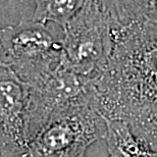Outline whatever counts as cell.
I'll use <instances>...</instances> for the list:
<instances>
[{"mask_svg":"<svg viewBox=\"0 0 157 157\" xmlns=\"http://www.w3.org/2000/svg\"><path fill=\"white\" fill-rule=\"evenodd\" d=\"M92 78L100 113L125 121L157 151V23L119 27L107 63Z\"/></svg>","mask_w":157,"mask_h":157,"instance_id":"cell-1","label":"cell"},{"mask_svg":"<svg viewBox=\"0 0 157 157\" xmlns=\"http://www.w3.org/2000/svg\"><path fill=\"white\" fill-rule=\"evenodd\" d=\"M119 27L96 0H85L77 14L61 28L62 64L94 78L107 63Z\"/></svg>","mask_w":157,"mask_h":157,"instance_id":"cell-2","label":"cell"},{"mask_svg":"<svg viewBox=\"0 0 157 157\" xmlns=\"http://www.w3.org/2000/svg\"><path fill=\"white\" fill-rule=\"evenodd\" d=\"M61 40L62 32L33 20L0 28V62L29 85L61 62Z\"/></svg>","mask_w":157,"mask_h":157,"instance_id":"cell-3","label":"cell"},{"mask_svg":"<svg viewBox=\"0 0 157 157\" xmlns=\"http://www.w3.org/2000/svg\"><path fill=\"white\" fill-rule=\"evenodd\" d=\"M105 134V118L94 102L50 118L28 142L31 157H80Z\"/></svg>","mask_w":157,"mask_h":157,"instance_id":"cell-4","label":"cell"},{"mask_svg":"<svg viewBox=\"0 0 157 157\" xmlns=\"http://www.w3.org/2000/svg\"><path fill=\"white\" fill-rule=\"evenodd\" d=\"M28 87L27 142L55 115L86 103L96 104L93 78L71 71L62 62Z\"/></svg>","mask_w":157,"mask_h":157,"instance_id":"cell-5","label":"cell"},{"mask_svg":"<svg viewBox=\"0 0 157 157\" xmlns=\"http://www.w3.org/2000/svg\"><path fill=\"white\" fill-rule=\"evenodd\" d=\"M29 87L0 62V146L28 150L26 112Z\"/></svg>","mask_w":157,"mask_h":157,"instance_id":"cell-6","label":"cell"},{"mask_svg":"<svg viewBox=\"0 0 157 157\" xmlns=\"http://www.w3.org/2000/svg\"><path fill=\"white\" fill-rule=\"evenodd\" d=\"M103 140L110 157H154V150L141 140L125 121L105 118Z\"/></svg>","mask_w":157,"mask_h":157,"instance_id":"cell-7","label":"cell"},{"mask_svg":"<svg viewBox=\"0 0 157 157\" xmlns=\"http://www.w3.org/2000/svg\"><path fill=\"white\" fill-rule=\"evenodd\" d=\"M85 0H34L31 20L62 28L82 8Z\"/></svg>","mask_w":157,"mask_h":157,"instance_id":"cell-8","label":"cell"},{"mask_svg":"<svg viewBox=\"0 0 157 157\" xmlns=\"http://www.w3.org/2000/svg\"><path fill=\"white\" fill-rule=\"evenodd\" d=\"M133 21H149L157 23V0H127Z\"/></svg>","mask_w":157,"mask_h":157,"instance_id":"cell-9","label":"cell"},{"mask_svg":"<svg viewBox=\"0 0 157 157\" xmlns=\"http://www.w3.org/2000/svg\"><path fill=\"white\" fill-rule=\"evenodd\" d=\"M0 157H31L28 150H17L0 146Z\"/></svg>","mask_w":157,"mask_h":157,"instance_id":"cell-10","label":"cell"},{"mask_svg":"<svg viewBox=\"0 0 157 157\" xmlns=\"http://www.w3.org/2000/svg\"><path fill=\"white\" fill-rule=\"evenodd\" d=\"M80 157H88V156H86V154H84V155H82V156H80ZM108 157H110V156H108Z\"/></svg>","mask_w":157,"mask_h":157,"instance_id":"cell-11","label":"cell"},{"mask_svg":"<svg viewBox=\"0 0 157 157\" xmlns=\"http://www.w3.org/2000/svg\"><path fill=\"white\" fill-rule=\"evenodd\" d=\"M154 157H157V151L154 152Z\"/></svg>","mask_w":157,"mask_h":157,"instance_id":"cell-12","label":"cell"}]
</instances>
